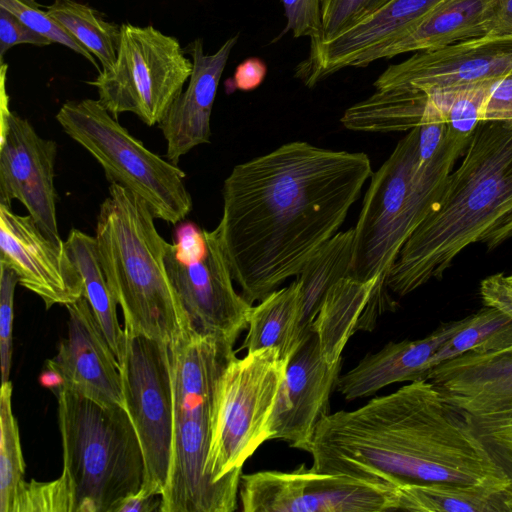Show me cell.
<instances>
[{
    "mask_svg": "<svg viewBox=\"0 0 512 512\" xmlns=\"http://www.w3.org/2000/svg\"><path fill=\"white\" fill-rule=\"evenodd\" d=\"M391 0H322L321 36L328 41L377 12Z\"/></svg>",
    "mask_w": 512,
    "mask_h": 512,
    "instance_id": "35",
    "label": "cell"
},
{
    "mask_svg": "<svg viewBox=\"0 0 512 512\" xmlns=\"http://www.w3.org/2000/svg\"><path fill=\"white\" fill-rule=\"evenodd\" d=\"M0 263L11 268L18 283L39 296L46 309L68 305L84 295V284L65 241L46 237L30 215L0 204Z\"/></svg>",
    "mask_w": 512,
    "mask_h": 512,
    "instance_id": "16",
    "label": "cell"
},
{
    "mask_svg": "<svg viewBox=\"0 0 512 512\" xmlns=\"http://www.w3.org/2000/svg\"><path fill=\"white\" fill-rule=\"evenodd\" d=\"M119 364L124 406L144 458L145 478L140 490L162 496L170 472L173 438L169 347L124 327Z\"/></svg>",
    "mask_w": 512,
    "mask_h": 512,
    "instance_id": "12",
    "label": "cell"
},
{
    "mask_svg": "<svg viewBox=\"0 0 512 512\" xmlns=\"http://www.w3.org/2000/svg\"><path fill=\"white\" fill-rule=\"evenodd\" d=\"M418 126L397 143L370 177L354 227L351 276L360 281L387 276L403 245L435 208L456 159L469 143L450 140L433 159L419 157Z\"/></svg>",
    "mask_w": 512,
    "mask_h": 512,
    "instance_id": "6",
    "label": "cell"
},
{
    "mask_svg": "<svg viewBox=\"0 0 512 512\" xmlns=\"http://www.w3.org/2000/svg\"><path fill=\"white\" fill-rule=\"evenodd\" d=\"M266 74L267 65L261 58H247L236 67L233 76L225 82L226 91H252L262 84Z\"/></svg>",
    "mask_w": 512,
    "mask_h": 512,
    "instance_id": "43",
    "label": "cell"
},
{
    "mask_svg": "<svg viewBox=\"0 0 512 512\" xmlns=\"http://www.w3.org/2000/svg\"><path fill=\"white\" fill-rule=\"evenodd\" d=\"M419 157L422 162L430 161L444 144L447 124L445 115L436 100L427 95L424 113L418 126Z\"/></svg>",
    "mask_w": 512,
    "mask_h": 512,
    "instance_id": "39",
    "label": "cell"
},
{
    "mask_svg": "<svg viewBox=\"0 0 512 512\" xmlns=\"http://www.w3.org/2000/svg\"><path fill=\"white\" fill-rule=\"evenodd\" d=\"M483 120L512 128V73L493 81L484 106Z\"/></svg>",
    "mask_w": 512,
    "mask_h": 512,
    "instance_id": "41",
    "label": "cell"
},
{
    "mask_svg": "<svg viewBox=\"0 0 512 512\" xmlns=\"http://www.w3.org/2000/svg\"><path fill=\"white\" fill-rule=\"evenodd\" d=\"M162 496L146 495L141 490L124 498L113 512H161Z\"/></svg>",
    "mask_w": 512,
    "mask_h": 512,
    "instance_id": "44",
    "label": "cell"
},
{
    "mask_svg": "<svg viewBox=\"0 0 512 512\" xmlns=\"http://www.w3.org/2000/svg\"><path fill=\"white\" fill-rule=\"evenodd\" d=\"M387 287L379 278L360 281L344 277L326 293L312 330L329 364L341 361L349 338L359 329H372L380 311L389 307Z\"/></svg>",
    "mask_w": 512,
    "mask_h": 512,
    "instance_id": "23",
    "label": "cell"
},
{
    "mask_svg": "<svg viewBox=\"0 0 512 512\" xmlns=\"http://www.w3.org/2000/svg\"><path fill=\"white\" fill-rule=\"evenodd\" d=\"M68 333L47 370L57 388L69 389L103 405L124 406L120 364L83 295L66 305Z\"/></svg>",
    "mask_w": 512,
    "mask_h": 512,
    "instance_id": "17",
    "label": "cell"
},
{
    "mask_svg": "<svg viewBox=\"0 0 512 512\" xmlns=\"http://www.w3.org/2000/svg\"><path fill=\"white\" fill-rule=\"evenodd\" d=\"M230 341L192 330L169 347L173 438L161 512H233L240 481L215 483L205 473L219 380L236 356Z\"/></svg>",
    "mask_w": 512,
    "mask_h": 512,
    "instance_id": "5",
    "label": "cell"
},
{
    "mask_svg": "<svg viewBox=\"0 0 512 512\" xmlns=\"http://www.w3.org/2000/svg\"><path fill=\"white\" fill-rule=\"evenodd\" d=\"M509 73L512 37L484 35L433 51L415 52L390 65L373 85L376 90H410L428 95L495 80Z\"/></svg>",
    "mask_w": 512,
    "mask_h": 512,
    "instance_id": "15",
    "label": "cell"
},
{
    "mask_svg": "<svg viewBox=\"0 0 512 512\" xmlns=\"http://www.w3.org/2000/svg\"><path fill=\"white\" fill-rule=\"evenodd\" d=\"M65 244L82 277L84 296L119 361L123 348L124 328H121L118 321V303L103 272L95 236L72 228Z\"/></svg>",
    "mask_w": 512,
    "mask_h": 512,
    "instance_id": "28",
    "label": "cell"
},
{
    "mask_svg": "<svg viewBox=\"0 0 512 512\" xmlns=\"http://www.w3.org/2000/svg\"><path fill=\"white\" fill-rule=\"evenodd\" d=\"M108 191L97 216L95 239L124 327L171 346L194 329L167 272L169 243L139 196L115 183Z\"/></svg>",
    "mask_w": 512,
    "mask_h": 512,
    "instance_id": "4",
    "label": "cell"
},
{
    "mask_svg": "<svg viewBox=\"0 0 512 512\" xmlns=\"http://www.w3.org/2000/svg\"><path fill=\"white\" fill-rule=\"evenodd\" d=\"M114 64L88 82L115 118L135 114L147 126L159 124L189 80L193 62L178 39L155 27L123 23Z\"/></svg>",
    "mask_w": 512,
    "mask_h": 512,
    "instance_id": "10",
    "label": "cell"
},
{
    "mask_svg": "<svg viewBox=\"0 0 512 512\" xmlns=\"http://www.w3.org/2000/svg\"><path fill=\"white\" fill-rule=\"evenodd\" d=\"M354 228L337 232L307 261L296 276L301 286V335L304 341L312 331L328 290L339 280L351 276Z\"/></svg>",
    "mask_w": 512,
    "mask_h": 512,
    "instance_id": "27",
    "label": "cell"
},
{
    "mask_svg": "<svg viewBox=\"0 0 512 512\" xmlns=\"http://www.w3.org/2000/svg\"><path fill=\"white\" fill-rule=\"evenodd\" d=\"M493 81L488 80L454 90L428 94L436 100L445 115L446 138L470 142L474 131L482 121L484 106Z\"/></svg>",
    "mask_w": 512,
    "mask_h": 512,
    "instance_id": "32",
    "label": "cell"
},
{
    "mask_svg": "<svg viewBox=\"0 0 512 512\" xmlns=\"http://www.w3.org/2000/svg\"><path fill=\"white\" fill-rule=\"evenodd\" d=\"M306 452L317 471L370 482L512 486L473 425L428 380L324 416Z\"/></svg>",
    "mask_w": 512,
    "mask_h": 512,
    "instance_id": "2",
    "label": "cell"
},
{
    "mask_svg": "<svg viewBox=\"0 0 512 512\" xmlns=\"http://www.w3.org/2000/svg\"><path fill=\"white\" fill-rule=\"evenodd\" d=\"M63 469L72 512H113L144 482L145 464L136 431L123 406L103 405L57 388Z\"/></svg>",
    "mask_w": 512,
    "mask_h": 512,
    "instance_id": "7",
    "label": "cell"
},
{
    "mask_svg": "<svg viewBox=\"0 0 512 512\" xmlns=\"http://www.w3.org/2000/svg\"><path fill=\"white\" fill-rule=\"evenodd\" d=\"M0 204L16 199L25 206L43 234L63 244L56 215L54 185L57 144L38 135L30 122L9 109L8 65L0 62Z\"/></svg>",
    "mask_w": 512,
    "mask_h": 512,
    "instance_id": "14",
    "label": "cell"
},
{
    "mask_svg": "<svg viewBox=\"0 0 512 512\" xmlns=\"http://www.w3.org/2000/svg\"><path fill=\"white\" fill-rule=\"evenodd\" d=\"M486 35L512 37V0H498L493 23Z\"/></svg>",
    "mask_w": 512,
    "mask_h": 512,
    "instance_id": "45",
    "label": "cell"
},
{
    "mask_svg": "<svg viewBox=\"0 0 512 512\" xmlns=\"http://www.w3.org/2000/svg\"><path fill=\"white\" fill-rule=\"evenodd\" d=\"M12 384L0 393V512H11L16 491L24 481L25 461L17 420L12 411Z\"/></svg>",
    "mask_w": 512,
    "mask_h": 512,
    "instance_id": "31",
    "label": "cell"
},
{
    "mask_svg": "<svg viewBox=\"0 0 512 512\" xmlns=\"http://www.w3.org/2000/svg\"><path fill=\"white\" fill-rule=\"evenodd\" d=\"M497 5L498 0H445L403 36L372 54L366 66L379 59L433 51L484 36L491 28Z\"/></svg>",
    "mask_w": 512,
    "mask_h": 512,
    "instance_id": "24",
    "label": "cell"
},
{
    "mask_svg": "<svg viewBox=\"0 0 512 512\" xmlns=\"http://www.w3.org/2000/svg\"><path fill=\"white\" fill-rule=\"evenodd\" d=\"M288 360L276 348L236 356L218 383L205 473L215 483L240 481L242 467L269 440L270 419Z\"/></svg>",
    "mask_w": 512,
    "mask_h": 512,
    "instance_id": "9",
    "label": "cell"
},
{
    "mask_svg": "<svg viewBox=\"0 0 512 512\" xmlns=\"http://www.w3.org/2000/svg\"><path fill=\"white\" fill-rule=\"evenodd\" d=\"M165 263L192 328L234 344L248 327L253 305L234 287L217 227L208 231L180 222Z\"/></svg>",
    "mask_w": 512,
    "mask_h": 512,
    "instance_id": "11",
    "label": "cell"
},
{
    "mask_svg": "<svg viewBox=\"0 0 512 512\" xmlns=\"http://www.w3.org/2000/svg\"><path fill=\"white\" fill-rule=\"evenodd\" d=\"M300 322L301 286L295 279L253 306L242 348H276L289 361L303 342Z\"/></svg>",
    "mask_w": 512,
    "mask_h": 512,
    "instance_id": "25",
    "label": "cell"
},
{
    "mask_svg": "<svg viewBox=\"0 0 512 512\" xmlns=\"http://www.w3.org/2000/svg\"><path fill=\"white\" fill-rule=\"evenodd\" d=\"M445 0H391L338 36L310 44L295 77L312 88L340 70L365 67L375 52L397 40Z\"/></svg>",
    "mask_w": 512,
    "mask_h": 512,
    "instance_id": "19",
    "label": "cell"
},
{
    "mask_svg": "<svg viewBox=\"0 0 512 512\" xmlns=\"http://www.w3.org/2000/svg\"><path fill=\"white\" fill-rule=\"evenodd\" d=\"M397 507L413 512H512V486L405 483L397 488Z\"/></svg>",
    "mask_w": 512,
    "mask_h": 512,
    "instance_id": "26",
    "label": "cell"
},
{
    "mask_svg": "<svg viewBox=\"0 0 512 512\" xmlns=\"http://www.w3.org/2000/svg\"><path fill=\"white\" fill-rule=\"evenodd\" d=\"M468 317L443 323L418 340L388 342L369 353L344 374H339L336 389L348 401L368 397L380 389L400 382L424 380L437 350L466 324Z\"/></svg>",
    "mask_w": 512,
    "mask_h": 512,
    "instance_id": "22",
    "label": "cell"
},
{
    "mask_svg": "<svg viewBox=\"0 0 512 512\" xmlns=\"http://www.w3.org/2000/svg\"><path fill=\"white\" fill-rule=\"evenodd\" d=\"M397 488L301 464L242 474L239 500L245 512H390L398 511Z\"/></svg>",
    "mask_w": 512,
    "mask_h": 512,
    "instance_id": "13",
    "label": "cell"
},
{
    "mask_svg": "<svg viewBox=\"0 0 512 512\" xmlns=\"http://www.w3.org/2000/svg\"><path fill=\"white\" fill-rule=\"evenodd\" d=\"M480 295L485 306L493 307L512 319V284L502 273L484 278Z\"/></svg>",
    "mask_w": 512,
    "mask_h": 512,
    "instance_id": "42",
    "label": "cell"
},
{
    "mask_svg": "<svg viewBox=\"0 0 512 512\" xmlns=\"http://www.w3.org/2000/svg\"><path fill=\"white\" fill-rule=\"evenodd\" d=\"M239 34L227 39L213 54H206L202 39L184 49L193 69L184 91L158 124L166 141V157L177 164L198 145L210 142V119L220 78Z\"/></svg>",
    "mask_w": 512,
    "mask_h": 512,
    "instance_id": "21",
    "label": "cell"
},
{
    "mask_svg": "<svg viewBox=\"0 0 512 512\" xmlns=\"http://www.w3.org/2000/svg\"><path fill=\"white\" fill-rule=\"evenodd\" d=\"M424 380L468 418L512 411V346L491 353H465L432 368Z\"/></svg>",
    "mask_w": 512,
    "mask_h": 512,
    "instance_id": "20",
    "label": "cell"
},
{
    "mask_svg": "<svg viewBox=\"0 0 512 512\" xmlns=\"http://www.w3.org/2000/svg\"><path fill=\"white\" fill-rule=\"evenodd\" d=\"M72 503L69 482L61 473L53 481H22L11 512H72Z\"/></svg>",
    "mask_w": 512,
    "mask_h": 512,
    "instance_id": "33",
    "label": "cell"
},
{
    "mask_svg": "<svg viewBox=\"0 0 512 512\" xmlns=\"http://www.w3.org/2000/svg\"><path fill=\"white\" fill-rule=\"evenodd\" d=\"M511 346L512 319L493 307L485 306L468 316L463 328L437 350L430 360L429 371L465 353H491Z\"/></svg>",
    "mask_w": 512,
    "mask_h": 512,
    "instance_id": "30",
    "label": "cell"
},
{
    "mask_svg": "<svg viewBox=\"0 0 512 512\" xmlns=\"http://www.w3.org/2000/svg\"><path fill=\"white\" fill-rule=\"evenodd\" d=\"M321 1L281 0L287 19L286 28L281 35L291 31L295 38L309 37L310 42L318 41L321 36L322 25Z\"/></svg>",
    "mask_w": 512,
    "mask_h": 512,
    "instance_id": "38",
    "label": "cell"
},
{
    "mask_svg": "<svg viewBox=\"0 0 512 512\" xmlns=\"http://www.w3.org/2000/svg\"><path fill=\"white\" fill-rule=\"evenodd\" d=\"M16 273L0 263V360L2 383L9 381L12 362V324Z\"/></svg>",
    "mask_w": 512,
    "mask_h": 512,
    "instance_id": "37",
    "label": "cell"
},
{
    "mask_svg": "<svg viewBox=\"0 0 512 512\" xmlns=\"http://www.w3.org/2000/svg\"><path fill=\"white\" fill-rule=\"evenodd\" d=\"M466 418L512 478V411L492 417Z\"/></svg>",
    "mask_w": 512,
    "mask_h": 512,
    "instance_id": "36",
    "label": "cell"
},
{
    "mask_svg": "<svg viewBox=\"0 0 512 512\" xmlns=\"http://www.w3.org/2000/svg\"><path fill=\"white\" fill-rule=\"evenodd\" d=\"M46 11L99 60L102 70L114 64L120 26L105 21L96 10L74 0H54Z\"/></svg>",
    "mask_w": 512,
    "mask_h": 512,
    "instance_id": "29",
    "label": "cell"
},
{
    "mask_svg": "<svg viewBox=\"0 0 512 512\" xmlns=\"http://www.w3.org/2000/svg\"><path fill=\"white\" fill-rule=\"evenodd\" d=\"M341 364L342 360L329 364L324 359L312 330L287 364L270 419L269 440L306 451L317 424L329 414Z\"/></svg>",
    "mask_w": 512,
    "mask_h": 512,
    "instance_id": "18",
    "label": "cell"
},
{
    "mask_svg": "<svg viewBox=\"0 0 512 512\" xmlns=\"http://www.w3.org/2000/svg\"><path fill=\"white\" fill-rule=\"evenodd\" d=\"M372 174L363 152L305 141L232 169L217 229L232 278L250 304L301 272L338 232Z\"/></svg>",
    "mask_w": 512,
    "mask_h": 512,
    "instance_id": "1",
    "label": "cell"
},
{
    "mask_svg": "<svg viewBox=\"0 0 512 512\" xmlns=\"http://www.w3.org/2000/svg\"><path fill=\"white\" fill-rule=\"evenodd\" d=\"M0 7L14 14L34 31L59 43L87 59L101 72L94 55L72 36L59 22L52 18L35 0H0Z\"/></svg>",
    "mask_w": 512,
    "mask_h": 512,
    "instance_id": "34",
    "label": "cell"
},
{
    "mask_svg": "<svg viewBox=\"0 0 512 512\" xmlns=\"http://www.w3.org/2000/svg\"><path fill=\"white\" fill-rule=\"evenodd\" d=\"M512 237V128L483 120L435 208L403 245L386 287L402 297L441 279L470 244L493 250Z\"/></svg>",
    "mask_w": 512,
    "mask_h": 512,
    "instance_id": "3",
    "label": "cell"
},
{
    "mask_svg": "<svg viewBox=\"0 0 512 512\" xmlns=\"http://www.w3.org/2000/svg\"><path fill=\"white\" fill-rule=\"evenodd\" d=\"M55 118L96 159L107 180L139 196L156 219L178 224L190 213L185 173L147 149L99 100L67 101Z\"/></svg>",
    "mask_w": 512,
    "mask_h": 512,
    "instance_id": "8",
    "label": "cell"
},
{
    "mask_svg": "<svg viewBox=\"0 0 512 512\" xmlns=\"http://www.w3.org/2000/svg\"><path fill=\"white\" fill-rule=\"evenodd\" d=\"M506 279L512 284V273L507 275Z\"/></svg>",
    "mask_w": 512,
    "mask_h": 512,
    "instance_id": "46",
    "label": "cell"
},
{
    "mask_svg": "<svg viewBox=\"0 0 512 512\" xmlns=\"http://www.w3.org/2000/svg\"><path fill=\"white\" fill-rule=\"evenodd\" d=\"M23 43L44 47L52 42L31 29L14 14L0 7V62H3V57L10 48Z\"/></svg>",
    "mask_w": 512,
    "mask_h": 512,
    "instance_id": "40",
    "label": "cell"
}]
</instances>
